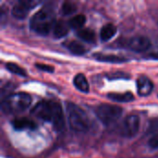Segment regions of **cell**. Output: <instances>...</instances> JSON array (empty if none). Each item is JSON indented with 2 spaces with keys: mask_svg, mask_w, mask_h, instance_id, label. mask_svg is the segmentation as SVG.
Returning a JSON list of instances; mask_svg holds the SVG:
<instances>
[{
  "mask_svg": "<svg viewBox=\"0 0 158 158\" xmlns=\"http://www.w3.org/2000/svg\"><path fill=\"white\" fill-rule=\"evenodd\" d=\"M56 15L52 7L39 9L30 19V28L40 35H47L56 23Z\"/></svg>",
  "mask_w": 158,
  "mask_h": 158,
  "instance_id": "obj_1",
  "label": "cell"
},
{
  "mask_svg": "<svg viewBox=\"0 0 158 158\" xmlns=\"http://www.w3.org/2000/svg\"><path fill=\"white\" fill-rule=\"evenodd\" d=\"M31 103V96L23 92L7 95L1 104V110L7 115H16L24 112Z\"/></svg>",
  "mask_w": 158,
  "mask_h": 158,
  "instance_id": "obj_2",
  "label": "cell"
},
{
  "mask_svg": "<svg viewBox=\"0 0 158 158\" xmlns=\"http://www.w3.org/2000/svg\"><path fill=\"white\" fill-rule=\"evenodd\" d=\"M66 111L68 122L72 131L77 132H85L89 130V118L78 105L68 102L66 104Z\"/></svg>",
  "mask_w": 158,
  "mask_h": 158,
  "instance_id": "obj_3",
  "label": "cell"
},
{
  "mask_svg": "<svg viewBox=\"0 0 158 158\" xmlns=\"http://www.w3.org/2000/svg\"><path fill=\"white\" fill-rule=\"evenodd\" d=\"M123 109L117 106L111 104H102L96 108V116L98 119L106 126L111 125L116 122L122 115Z\"/></svg>",
  "mask_w": 158,
  "mask_h": 158,
  "instance_id": "obj_4",
  "label": "cell"
},
{
  "mask_svg": "<svg viewBox=\"0 0 158 158\" xmlns=\"http://www.w3.org/2000/svg\"><path fill=\"white\" fill-rule=\"evenodd\" d=\"M31 114L37 118L52 123L53 118V104L52 101H41L31 109Z\"/></svg>",
  "mask_w": 158,
  "mask_h": 158,
  "instance_id": "obj_5",
  "label": "cell"
},
{
  "mask_svg": "<svg viewBox=\"0 0 158 158\" xmlns=\"http://www.w3.org/2000/svg\"><path fill=\"white\" fill-rule=\"evenodd\" d=\"M140 130V118L137 115H129L123 120L120 132L124 137L132 138L137 135Z\"/></svg>",
  "mask_w": 158,
  "mask_h": 158,
  "instance_id": "obj_6",
  "label": "cell"
},
{
  "mask_svg": "<svg viewBox=\"0 0 158 158\" xmlns=\"http://www.w3.org/2000/svg\"><path fill=\"white\" fill-rule=\"evenodd\" d=\"M38 4L39 2L32 1V0L19 1L13 6L11 10V14L14 18L18 19H23Z\"/></svg>",
  "mask_w": 158,
  "mask_h": 158,
  "instance_id": "obj_7",
  "label": "cell"
},
{
  "mask_svg": "<svg viewBox=\"0 0 158 158\" xmlns=\"http://www.w3.org/2000/svg\"><path fill=\"white\" fill-rule=\"evenodd\" d=\"M126 45L131 50L136 53H141L147 51L151 47V41L145 36H134L127 41Z\"/></svg>",
  "mask_w": 158,
  "mask_h": 158,
  "instance_id": "obj_8",
  "label": "cell"
},
{
  "mask_svg": "<svg viewBox=\"0 0 158 158\" xmlns=\"http://www.w3.org/2000/svg\"><path fill=\"white\" fill-rule=\"evenodd\" d=\"M53 104V118H52V124L56 131H61L65 129V116L62 110L61 106L59 103L56 101H52Z\"/></svg>",
  "mask_w": 158,
  "mask_h": 158,
  "instance_id": "obj_9",
  "label": "cell"
},
{
  "mask_svg": "<svg viewBox=\"0 0 158 158\" xmlns=\"http://www.w3.org/2000/svg\"><path fill=\"white\" fill-rule=\"evenodd\" d=\"M154 89V84L152 81L146 76H141L137 80V91L139 95L147 96Z\"/></svg>",
  "mask_w": 158,
  "mask_h": 158,
  "instance_id": "obj_10",
  "label": "cell"
},
{
  "mask_svg": "<svg viewBox=\"0 0 158 158\" xmlns=\"http://www.w3.org/2000/svg\"><path fill=\"white\" fill-rule=\"evenodd\" d=\"M12 126L17 131H23V130H35L37 125L34 121L23 118H17L12 121Z\"/></svg>",
  "mask_w": 158,
  "mask_h": 158,
  "instance_id": "obj_11",
  "label": "cell"
},
{
  "mask_svg": "<svg viewBox=\"0 0 158 158\" xmlns=\"http://www.w3.org/2000/svg\"><path fill=\"white\" fill-rule=\"evenodd\" d=\"M94 57L101 62H106V63H112V64H118V63H123L126 62L127 59L116 55H110V54H103V53H97L94 55Z\"/></svg>",
  "mask_w": 158,
  "mask_h": 158,
  "instance_id": "obj_12",
  "label": "cell"
},
{
  "mask_svg": "<svg viewBox=\"0 0 158 158\" xmlns=\"http://www.w3.org/2000/svg\"><path fill=\"white\" fill-rule=\"evenodd\" d=\"M69 22H66L62 19L56 20L53 28V35L56 38H62L69 33Z\"/></svg>",
  "mask_w": 158,
  "mask_h": 158,
  "instance_id": "obj_13",
  "label": "cell"
},
{
  "mask_svg": "<svg viewBox=\"0 0 158 158\" xmlns=\"http://www.w3.org/2000/svg\"><path fill=\"white\" fill-rule=\"evenodd\" d=\"M117 31H118V29L114 24L107 23L102 27L101 31H100V38L104 42H107L116 35Z\"/></svg>",
  "mask_w": 158,
  "mask_h": 158,
  "instance_id": "obj_14",
  "label": "cell"
},
{
  "mask_svg": "<svg viewBox=\"0 0 158 158\" xmlns=\"http://www.w3.org/2000/svg\"><path fill=\"white\" fill-rule=\"evenodd\" d=\"M73 84L81 93L87 94L90 91V87H89L88 81H87L86 77L83 74H81V73H79V74H77L74 77V79H73Z\"/></svg>",
  "mask_w": 158,
  "mask_h": 158,
  "instance_id": "obj_15",
  "label": "cell"
},
{
  "mask_svg": "<svg viewBox=\"0 0 158 158\" xmlns=\"http://www.w3.org/2000/svg\"><path fill=\"white\" fill-rule=\"evenodd\" d=\"M64 46L67 47L72 54L77 55V56H81L85 54L86 52V48L84 47L83 44H81V43L77 42V41H69V42H65Z\"/></svg>",
  "mask_w": 158,
  "mask_h": 158,
  "instance_id": "obj_16",
  "label": "cell"
},
{
  "mask_svg": "<svg viewBox=\"0 0 158 158\" xmlns=\"http://www.w3.org/2000/svg\"><path fill=\"white\" fill-rule=\"evenodd\" d=\"M107 97L117 103H127L134 100V96L131 92L122 93V94H118V93L108 94Z\"/></svg>",
  "mask_w": 158,
  "mask_h": 158,
  "instance_id": "obj_17",
  "label": "cell"
},
{
  "mask_svg": "<svg viewBox=\"0 0 158 158\" xmlns=\"http://www.w3.org/2000/svg\"><path fill=\"white\" fill-rule=\"evenodd\" d=\"M77 35L79 38H81L86 43H94L96 40L95 32L92 29H89V28L79 30L77 32Z\"/></svg>",
  "mask_w": 158,
  "mask_h": 158,
  "instance_id": "obj_18",
  "label": "cell"
},
{
  "mask_svg": "<svg viewBox=\"0 0 158 158\" xmlns=\"http://www.w3.org/2000/svg\"><path fill=\"white\" fill-rule=\"evenodd\" d=\"M85 21H86V17L82 14H79V15L72 17L68 22L70 28L75 29V30H81L85 24Z\"/></svg>",
  "mask_w": 158,
  "mask_h": 158,
  "instance_id": "obj_19",
  "label": "cell"
},
{
  "mask_svg": "<svg viewBox=\"0 0 158 158\" xmlns=\"http://www.w3.org/2000/svg\"><path fill=\"white\" fill-rule=\"evenodd\" d=\"M6 68L7 70H9L11 73L13 74H16V75H19V76H27V72L24 69H22L21 67H19L18 64L16 63H12V62H9V63H6Z\"/></svg>",
  "mask_w": 158,
  "mask_h": 158,
  "instance_id": "obj_20",
  "label": "cell"
},
{
  "mask_svg": "<svg viewBox=\"0 0 158 158\" xmlns=\"http://www.w3.org/2000/svg\"><path fill=\"white\" fill-rule=\"evenodd\" d=\"M61 11L65 16L72 15L77 11V6L74 3L71 2H64L61 6Z\"/></svg>",
  "mask_w": 158,
  "mask_h": 158,
  "instance_id": "obj_21",
  "label": "cell"
},
{
  "mask_svg": "<svg viewBox=\"0 0 158 158\" xmlns=\"http://www.w3.org/2000/svg\"><path fill=\"white\" fill-rule=\"evenodd\" d=\"M148 145L152 149H158V132L154 133V135L150 138L148 142Z\"/></svg>",
  "mask_w": 158,
  "mask_h": 158,
  "instance_id": "obj_22",
  "label": "cell"
},
{
  "mask_svg": "<svg viewBox=\"0 0 158 158\" xmlns=\"http://www.w3.org/2000/svg\"><path fill=\"white\" fill-rule=\"evenodd\" d=\"M35 67L43 71H45V72H49V73H52L54 71V67L53 66H49V65H46V64H41V63H38V64H35Z\"/></svg>",
  "mask_w": 158,
  "mask_h": 158,
  "instance_id": "obj_23",
  "label": "cell"
},
{
  "mask_svg": "<svg viewBox=\"0 0 158 158\" xmlns=\"http://www.w3.org/2000/svg\"><path fill=\"white\" fill-rule=\"evenodd\" d=\"M121 79V78H128L127 75H125V73H121V72H118V73H113L111 74V76H108V79L109 80H114V79Z\"/></svg>",
  "mask_w": 158,
  "mask_h": 158,
  "instance_id": "obj_24",
  "label": "cell"
}]
</instances>
